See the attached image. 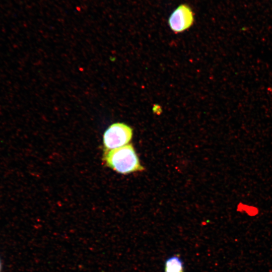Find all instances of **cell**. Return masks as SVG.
<instances>
[{
  "mask_svg": "<svg viewBox=\"0 0 272 272\" xmlns=\"http://www.w3.org/2000/svg\"><path fill=\"white\" fill-rule=\"evenodd\" d=\"M103 161L106 166L123 174L144 170L131 144L105 151Z\"/></svg>",
  "mask_w": 272,
  "mask_h": 272,
  "instance_id": "obj_1",
  "label": "cell"
},
{
  "mask_svg": "<svg viewBox=\"0 0 272 272\" xmlns=\"http://www.w3.org/2000/svg\"><path fill=\"white\" fill-rule=\"evenodd\" d=\"M193 21V13L191 8L183 4L178 6L171 14L168 24L173 31L179 33L188 29Z\"/></svg>",
  "mask_w": 272,
  "mask_h": 272,
  "instance_id": "obj_3",
  "label": "cell"
},
{
  "mask_svg": "<svg viewBox=\"0 0 272 272\" xmlns=\"http://www.w3.org/2000/svg\"><path fill=\"white\" fill-rule=\"evenodd\" d=\"M132 134V129L128 125L121 122L112 124L103 134L105 151L127 145L131 141Z\"/></svg>",
  "mask_w": 272,
  "mask_h": 272,
  "instance_id": "obj_2",
  "label": "cell"
},
{
  "mask_svg": "<svg viewBox=\"0 0 272 272\" xmlns=\"http://www.w3.org/2000/svg\"><path fill=\"white\" fill-rule=\"evenodd\" d=\"M237 211L240 213H244L250 217L255 216L259 213V209L257 207L242 202L237 205Z\"/></svg>",
  "mask_w": 272,
  "mask_h": 272,
  "instance_id": "obj_5",
  "label": "cell"
},
{
  "mask_svg": "<svg viewBox=\"0 0 272 272\" xmlns=\"http://www.w3.org/2000/svg\"><path fill=\"white\" fill-rule=\"evenodd\" d=\"M165 272H184V265L182 259L176 255L167 259L164 266Z\"/></svg>",
  "mask_w": 272,
  "mask_h": 272,
  "instance_id": "obj_4",
  "label": "cell"
}]
</instances>
